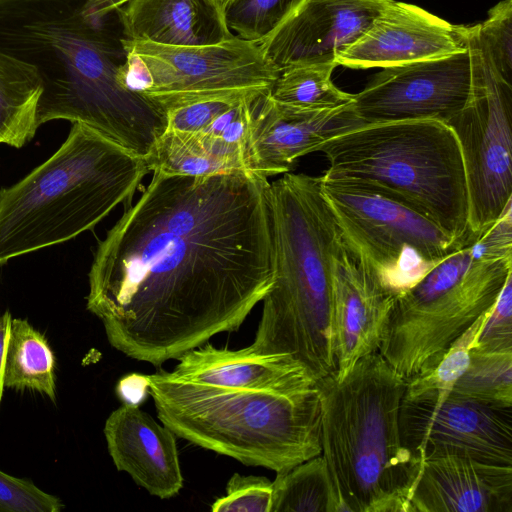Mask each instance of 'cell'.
I'll return each instance as SVG.
<instances>
[{
    "instance_id": "obj_1",
    "label": "cell",
    "mask_w": 512,
    "mask_h": 512,
    "mask_svg": "<svg viewBox=\"0 0 512 512\" xmlns=\"http://www.w3.org/2000/svg\"><path fill=\"white\" fill-rule=\"evenodd\" d=\"M268 185L249 171L153 172L88 274L87 309L113 348L160 367L240 328L273 282Z\"/></svg>"
},
{
    "instance_id": "obj_2",
    "label": "cell",
    "mask_w": 512,
    "mask_h": 512,
    "mask_svg": "<svg viewBox=\"0 0 512 512\" xmlns=\"http://www.w3.org/2000/svg\"><path fill=\"white\" fill-rule=\"evenodd\" d=\"M86 0H0V51L34 66L43 91L37 125L68 120L146 157L166 113L124 84L126 53L109 21Z\"/></svg>"
},
{
    "instance_id": "obj_3",
    "label": "cell",
    "mask_w": 512,
    "mask_h": 512,
    "mask_svg": "<svg viewBox=\"0 0 512 512\" xmlns=\"http://www.w3.org/2000/svg\"><path fill=\"white\" fill-rule=\"evenodd\" d=\"M266 199L273 282L249 347L288 354L318 381L336 371L330 254L340 233L320 177L285 173Z\"/></svg>"
},
{
    "instance_id": "obj_4",
    "label": "cell",
    "mask_w": 512,
    "mask_h": 512,
    "mask_svg": "<svg viewBox=\"0 0 512 512\" xmlns=\"http://www.w3.org/2000/svg\"><path fill=\"white\" fill-rule=\"evenodd\" d=\"M407 378L377 351L317 381L321 446L341 512H410L422 464L400 436Z\"/></svg>"
},
{
    "instance_id": "obj_5",
    "label": "cell",
    "mask_w": 512,
    "mask_h": 512,
    "mask_svg": "<svg viewBox=\"0 0 512 512\" xmlns=\"http://www.w3.org/2000/svg\"><path fill=\"white\" fill-rule=\"evenodd\" d=\"M144 376L160 422L194 445L276 473L322 452L317 381L268 391L193 383L163 370Z\"/></svg>"
},
{
    "instance_id": "obj_6",
    "label": "cell",
    "mask_w": 512,
    "mask_h": 512,
    "mask_svg": "<svg viewBox=\"0 0 512 512\" xmlns=\"http://www.w3.org/2000/svg\"><path fill=\"white\" fill-rule=\"evenodd\" d=\"M149 172L144 157L73 123L52 156L0 190V266L92 229Z\"/></svg>"
},
{
    "instance_id": "obj_7",
    "label": "cell",
    "mask_w": 512,
    "mask_h": 512,
    "mask_svg": "<svg viewBox=\"0 0 512 512\" xmlns=\"http://www.w3.org/2000/svg\"><path fill=\"white\" fill-rule=\"evenodd\" d=\"M323 175L366 184L425 216L452 237L468 235L465 167L456 136L432 119L365 124L318 150Z\"/></svg>"
},
{
    "instance_id": "obj_8",
    "label": "cell",
    "mask_w": 512,
    "mask_h": 512,
    "mask_svg": "<svg viewBox=\"0 0 512 512\" xmlns=\"http://www.w3.org/2000/svg\"><path fill=\"white\" fill-rule=\"evenodd\" d=\"M512 275V232L496 222L437 263L395 298L379 348L403 377L432 366L496 302Z\"/></svg>"
},
{
    "instance_id": "obj_9",
    "label": "cell",
    "mask_w": 512,
    "mask_h": 512,
    "mask_svg": "<svg viewBox=\"0 0 512 512\" xmlns=\"http://www.w3.org/2000/svg\"><path fill=\"white\" fill-rule=\"evenodd\" d=\"M320 184L343 242L395 298L466 239L452 237L425 216L361 182L322 175Z\"/></svg>"
},
{
    "instance_id": "obj_10",
    "label": "cell",
    "mask_w": 512,
    "mask_h": 512,
    "mask_svg": "<svg viewBox=\"0 0 512 512\" xmlns=\"http://www.w3.org/2000/svg\"><path fill=\"white\" fill-rule=\"evenodd\" d=\"M471 88L465 107L446 124L465 167L469 233L478 236L512 206V83L494 67L476 25L468 26Z\"/></svg>"
},
{
    "instance_id": "obj_11",
    "label": "cell",
    "mask_w": 512,
    "mask_h": 512,
    "mask_svg": "<svg viewBox=\"0 0 512 512\" xmlns=\"http://www.w3.org/2000/svg\"><path fill=\"white\" fill-rule=\"evenodd\" d=\"M126 53L137 56L149 76L144 95L166 113L199 96L230 91H270L279 70L258 42L237 35L198 46H169L120 39Z\"/></svg>"
},
{
    "instance_id": "obj_12",
    "label": "cell",
    "mask_w": 512,
    "mask_h": 512,
    "mask_svg": "<svg viewBox=\"0 0 512 512\" xmlns=\"http://www.w3.org/2000/svg\"><path fill=\"white\" fill-rule=\"evenodd\" d=\"M471 63L466 51L382 68L351 103L365 124L432 119L447 123L467 104Z\"/></svg>"
},
{
    "instance_id": "obj_13",
    "label": "cell",
    "mask_w": 512,
    "mask_h": 512,
    "mask_svg": "<svg viewBox=\"0 0 512 512\" xmlns=\"http://www.w3.org/2000/svg\"><path fill=\"white\" fill-rule=\"evenodd\" d=\"M403 445L421 462L447 455L512 465V408H497L449 395L440 403L403 401Z\"/></svg>"
},
{
    "instance_id": "obj_14",
    "label": "cell",
    "mask_w": 512,
    "mask_h": 512,
    "mask_svg": "<svg viewBox=\"0 0 512 512\" xmlns=\"http://www.w3.org/2000/svg\"><path fill=\"white\" fill-rule=\"evenodd\" d=\"M392 0H299L260 42L280 71L295 65L337 63Z\"/></svg>"
},
{
    "instance_id": "obj_15",
    "label": "cell",
    "mask_w": 512,
    "mask_h": 512,
    "mask_svg": "<svg viewBox=\"0 0 512 512\" xmlns=\"http://www.w3.org/2000/svg\"><path fill=\"white\" fill-rule=\"evenodd\" d=\"M467 49L468 26L451 24L419 6L392 0L336 61L352 69L388 68Z\"/></svg>"
},
{
    "instance_id": "obj_16",
    "label": "cell",
    "mask_w": 512,
    "mask_h": 512,
    "mask_svg": "<svg viewBox=\"0 0 512 512\" xmlns=\"http://www.w3.org/2000/svg\"><path fill=\"white\" fill-rule=\"evenodd\" d=\"M269 92L252 104L247 144L250 172L268 178L292 170L296 161L330 138L364 125L351 103L334 109L301 111L274 101Z\"/></svg>"
},
{
    "instance_id": "obj_17",
    "label": "cell",
    "mask_w": 512,
    "mask_h": 512,
    "mask_svg": "<svg viewBox=\"0 0 512 512\" xmlns=\"http://www.w3.org/2000/svg\"><path fill=\"white\" fill-rule=\"evenodd\" d=\"M340 233V232H339ZM337 380L363 357L379 351L395 297L362 267L341 235L330 254Z\"/></svg>"
},
{
    "instance_id": "obj_18",
    "label": "cell",
    "mask_w": 512,
    "mask_h": 512,
    "mask_svg": "<svg viewBox=\"0 0 512 512\" xmlns=\"http://www.w3.org/2000/svg\"><path fill=\"white\" fill-rule=\"evenodd\" d=\"M103 431L118 471L126 472L138 486L160 499L180 492L184 479L176 435L167 426L138 404L124 402L108 416Z\"/></svg>"
},
{
    "instance_id": "obj_19",
    "label": "cell",
    "mask_w": 512,
    "mask_h": 512,
    "mask_svg": "<svg viewBox=\"0 0 512 512\" xmlns=\"http://www.w3.org/2000/svg\"><path fill=\"white\" fill-rule=\"evenodd\" d=\"M410 512H512V465L456 455L424 460Z\"/></svg>"
},
{
    "instance_id": "obj_20",
    "label": "cell",
    "mask_w": 512,
    "mask_h": 512,
    "mask_svg": "<svg viewBox=\"0 0 512 512\" xmlns=\"http://www.w3.org/2000/svg\"><path fill=\"white\" fill-rule=\"evenodd\" d=\"M177 360L171 371L175 376L216 387L278 391L317 381L290 355L257 353L249 346L232 350L207 342Z\"/></svg>"
},
{
    "instance_id": "obj_21",
    "label": "cell",
    "mask_w": 512,
    "mask_h": 512,
    "mask_svg": "<svg viewBox=\"0 0 512 512\" xmlns=\"http://www.w3.org/2000/svg\"><path fill=\"white\" fill-rule=\"evenodd\" d=\"M115 12L129 40L198 46L234 36L206 0H131Z\"/></svg>"
},
{
    "instance_id": "obj_22",
    "label": "cell",
    "mask_w": 512,
    "mask_h": 512,
    "mask_svg": "<svg viewBox=\"0 0 512 512\" xmlns=\"http://www.w3.org/2000/svg\"><path fill=\"white\" fill-rule=\"evenodd\" d=\"M42 91L34 66L0 51V144L21 148L34 137Z\"/></svg>"
},
{
    "instance_id": "obj_23",
    "label": "cell",
    "mask_w": 512,
    "mask_h": 512,
    "mask_svg": "<svg viewBox=\"0 0 512 512\" xmlns=\"http://www.w3.org/2000/svg\"><path fill=\"white\" fill-rule=\"evenodd\" d=\"M4 386L30 389L56 401L55 358L46 337L27 320L12 318L7 340Z\"/></svg>"
},
{
    "instance_id": "obj_24",
    "label": "cell",
    "mask_w": 512,
    "mask_h": 512,
    "mask_svg": "<svg viewBox=\"0 0 512 512\" xmlns=\"http://www.w3.org/2000/svg\"><path fill=\"white\" fill-rule=\"evenodd\" d=\"M270 512H341L322 454L277 473Z\"/></svg>"
},
{
    "instance_id": "obj_25",
    "label": "cell",
    "mask_w": 512,
    "mask_h": 512,
    "mask_svg": "<svg viewBox=\"0 0 512 512\" xmlns=\"http://www.w3.org/2000/svg\"><path fill=\"white\" fill-rule=\"evenodd\" d=\"M150 172L166 176H210L246 171L220 157L197 133L165 130L146 156Z\"/></svg>"
},
{
    "instance_id": "obj_26",
    "label": "cell",
    "mask_w": 512,
    "mask_h": 512,
    "mask_svg": "<svg viewBox=\"0 0 512 512\" xmlns=\"http://www.w3.org/2000/svg\"><path fill=\"white\" fill-rule=\"evenodd\" d=\"M336 66V63H316L288 67L280 71L269 95L277 103L301 111L348 105L354 94L333 83L331 75Z\"/></svg>"
},
{
    "instance_id": "obj_27",
    "label": "cell",
    "mask_w": 512,
    "mask_h": 512,
    "mask_svg": "<svg viewBox=\"0 0 512 512\" xmlns=\"http://www.w3.org/2000/svg\"><path fill=\"white\" fill-rule=\"evenodd\" d=\"M491 308L467 328L432 366L407 378L403 401L440 403L450 395L469 365L471 350Z\"/></svg>"
},
{
    "instance_id": "obj_28",
    "label": "cell",
    "mask_w": 512,
    "mask_h": 512,
    "mask_svg": "<svg viewBox=\"0 0 512 512\" xmlns=\"http://www.w3.org/2000/svg\"><path fill=\"white\" fill-rule=\"evenodd\" d=\"M450 395L497 408H512V351L470 353L469 365Z\"/></svg>"
},
{
    "instance_id": "obj_29",
    "label": "cell",
    "mask_w": 512,
    "mask_h": 512,
    "mask_svg": "<svg viewBox=\"0 0 512 512\" xmlns=\"http://www.w3.org/2000/svg\"><path fill=\"white\" fill-rule=\"evenodd\" d=\"M299 0H235L227 9L225 22L237 36L260 42L295 7Z\"/></svg>"
},
{
    "instance_id": "obj_30",
    "label": "cell",
    "mask_w": 512,
    "mask_h": 512,
    "mask_svg": "<svg viewBox=\"0 0 512 512\" xmlns=\"http://www.w3.org/2000/svg\"><path fill=\"white\" fill-rule=\"evenodd\" d=\"M264 91H230L189 99L166 110V130L199 133L247 96Z\"/></svg>"
},
{
    "instance_id": "obj_31",
    "label": "cell",
    "mask_w": 512,
    "mask_h": 512,
    "mask_svg": "<svg viewBox=\"0 0 512 512\" xmlns=\"http://www.w3.org/2000/svg\"><path fill=\"white\" fill-rule=\"evenodd\" d=\"M476 29L494 67L512 83V0H502L493 6Z\"/></svg>"
},
{
    "instance_id": "obj_32",
    "label": "cell",
    "mask_w": 512,
    "mask_h": 512,
    "mask_svg": "<svg viewBox=\"0 0 512 512\" xmlns=\"http://www.w3.org/2000/svg\"><path fill=\"white\" fill-rule=\"evenodd\" d=\"M273 481L264 476L234 473L226 486V494L211 506L213 512H270Z\"/></svg>"
},
{
    "instance_id": "obj_33",
    "label": "cell",
    "mask_w": 512,
    "mask_h": 512,
    "mask_svg": "<svg viewBox=\"0 0 512 512\" xmlns=\"http://www.w3.org/2000/svg\"><path fill=\"white\" fill-rule=\"evenodd\" d=\"M63 502L33 482L0 470V512H59Z\"/></svg>"
},
{
    "instance_id": "obj_34",
    "label": "cell",
    "mask_w": 512,
    "mask_h": 512,
    "mask_svg": "<svg viewBox=\"0 0 512 512\" xmlns=\"http://www.w3.org/2000/svg\"><path fill=\"white\" fill-rule=\"evenodd\" d=\"M474 350L512 351V275H510L480 330Z\"/></svg>"
},
{
    "instance_id": "obj_35",
    "label": "cell",
    "mask_w": 512,
    "mask_h": 512,
    "mask_svg": "<svg viewBox=\"0 0 512 512\" xmlns=\"http://www.w3.org/2000/svg\"><path fill=\"white\" fill-rule=\"evenodd\" d=\"M11 314L9 311H5L0 314V404L4 389V367H5V354L7 347V340L9 335Z\"/></svg>"
},
{
    "instance_id": "obj_36",
    "label": "cell",
    "mask_w": 512,
    "mask_h": 512,
    "mask_svg": "<svg viewBox=\"0 0 512 512\" xmlns=\"http://www.w3.org/2000/svg\"><path fill=\"white\" fill-rule=\"evenodd\" d=\"M129 1L131 0H86L84 11L88 15L104 17Z\"/></svg>"
},
{
    "instance_id": "obj_37",
    "label": "cell",
    "mask_w": 512,
    "mask_h": 512,
    "mask_svg": "<svg viewBox=\"0 0 512 512\" xmlns=\"http://www.w3.org/2000/svg\"><path fill=\"white\" fill-rule=\"evenodd\" d=\"M217 12L219 17L222 19V21L225 22V14L228 9V7L235 1V0H206Z\"/></svg>"
}]
</instances>
